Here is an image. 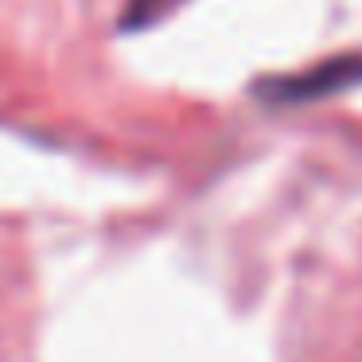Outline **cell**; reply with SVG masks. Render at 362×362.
<instances>
[{
  "label": "cell",
  "instance_id": "7a4b0ae2",
  "mask_svg": "<svg viewBox=\"0 0 362 362\" xmlns=\"http://www.w3.org/2000/svg\"><path fill=\"white\" fill-rule=\"evenodd\" d=\"M175 0H129V8H125V20H121V28L125 32H133V28H148L156 24L160 16H164L168 8H172Z\"/></svg>",
  "mask_w": 362,
  "mask_h": 362
},
{
  "label": "cell",
  "instance_id": "6da1fadb",
  "mask_svg": "<svg viewBox=\"0 0 362 362\" xmlns=\"http://www.w3.org/2000/svg\"><path fill=\"white\" fill-rule=\"evenodd\" d=\"M362 82V55H343V59H327V63L312 66V71L288 74V78H273L265 82V98L281 105H296V102H320V98L343 94V90Z\"/></svg>",
  "mask_w": 362,
  "mask_h": 362
}]
</instances>
